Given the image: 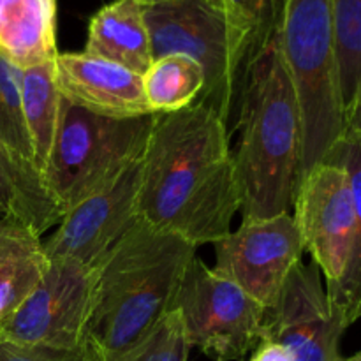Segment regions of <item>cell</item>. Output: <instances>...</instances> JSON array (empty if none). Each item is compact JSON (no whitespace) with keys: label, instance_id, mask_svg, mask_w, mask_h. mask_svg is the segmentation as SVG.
<instances>
[{"label":"cell","instance_id":"cell-1","mask_svg":"<svg viewBox=\"0 0 361 361\" xmlns=\"http://www.w3.org/2000/svg\"><path fill=\"white\" fill-rule=\"evenodd\" d=\"M226 120L207 102L155 116L141 164L140 221L187 240L215 243L240 212Z\"/></svg>","mask_w":361,"mask_h":361},{"label":"cell","instance_id":"cell-2","mask_svg":"<svg viewBox=\"0 0 361 361\" xmlns=\"http://www.w3.org/2000/svg\"><path fill=\"white\" fill-rule=\"evenodd\" d=\"M197 247L137 221L95 267L87 341L101 355L126 351L175 310Z\"/></svg>","mask_w":361,"mask_h":361},{"label":"cell","instance_id":"cell-3","mask_svg":"<svg viewBox=\"0 0 361 361\" xmlns=\"http://www.w3.org/2000/svg\"><path fill=\"white\" fill-rule=\"evenodd\" d=\"M238 130L233 161L242 219L291 212L302 161V120L275 41L247 71Z\"/></svg>","mask_w":361,"mask_h":361},{"label":"cell","instance_id":"cell-4","mask_svg":"<svg viewBox=\"0 0 361 361\" xmlns=\"http://www.w3.org/2000/svg\"><path fill=\"white\" fill-rule=\"evenodd\" d=\"M275 42L302 120L300 182L345 133L331 0H288Z\"/></svg>","mask_w":361,"mask_h":361},{"label":"cell","instance_id":"cell-5","mask_svg":"<svg viewBox=\"0 0 361 361\" xmlns=\"http://www.w3.org/2000/svg\"><path fill=\"white\" fill-rule=\"evenodd\" d=\"M155 116L113 118L62 99L59 130L44 169L48 189L62 214L143 157Z\"/></svg>","mask_w":361,"mask_h":361},{"label":"cell","instance_id":"cell-6","mask_svg":"<svg viewBox=\"0 0 361 361\" xmlns=\"http://www.w3.org/2000/svg\"><path fill=\"white\" fill-rule=\"evenodd\" d=\"M154 59L185 55L204 71L207 102L228 123L240 104L245 71L221 0H171L145 7Z\"/></svg>","mask_w":361,"mask_h":361},{"label":"cell","instance_id":"cell-7","mask_svg":"<svg viewBox=\"0 0 361 361\" xmlns=\"http://www.w3.org/2000/svg\"><path fill=\"white\" fill-rule=\"evenodd\" d=\"M175 310L190 348L214 361L245 358L263 337L267 309L197 256L187 268Z\"/></svg>","mask_w":361,"mask_h":361},{"label":"cell","instance_id":"cell-8","mask_svg":"<svg viewBox=\"0 0 361 361\" xmlns=\"http://www.w3.org/2000/svg\"><path fill=\"white\" fill-rule=\"evenodd\" d=\"M94 289L95 268L49 259L32 295L0 321V341L28 348H81L87 342Z\"/></svg>","mask_w":361,"mask_h":361},{"label":"cell","instance_id":"cell-9","mask_svg":"<svg viewBox=\"0 0 361 361\" xmlns=\"http://www.w3.org/2000/svg\"><path fill=\"white\" fill-rule=\"evenodd\" d=\"M214 247L215 274L238 286L267 310L277 305L286 281L305 252L291 212L242 219V224Z\"/></svg>","mask_w":361,"mask_h":361},{"label":"cell","instance_id":"cell-10","mask_svg":"<svg viewBox=\"0 0 361 361\" xmlns=\"http://www.w3.org/2000/svg\"><path fill=\"white\" fill-rule=\"evenodd\" d=\"M293 219L305 252L319 268L326 289L338 284L351 252L355 200L344 168L319 162L303 175L293 200Z\"/></svg>","mask_w":361,"mask_h":361},{"label":"cell","instance_id":"cell-11","mask_svg":"<svg viewBox=\"0 0 361 361\" xmlns=\"http://www.w3.org/2000/svg\"><path fill=\"white\" fill-rule=\"evenodd\" d=\"M141 164L143 157L62 215L59 228L44 242L49 259H71L88 268L101 263L109 249L140 221Z\"/></svg>","mask_w":361,"mask_h":361},{"label":"cell","instance_id":"cell-12","mask_svg":"<svg viewBox=\"0 0 361 361\" xmlns=\"http://www.w3.org/2000/svg\"><path fill=\"white\" fill-rule=\"evenodd\" d=\"M348 326L331 307L316 264L298 263L282 288L279 302L267 310L263 338L275 341L295 361H337Z\"/></svg>","mask_w":361,"mask_h":361},{"label":"cell","instance_id":"cell-13","mask_svg":"<svg viewBox=\"0 0 361 361\" xmlns=\"http://www.w3.org/2000/svg\"><path fill=\"white\" fill-rule=\"evenodd\" d=\"M60 95L76 108L113 118L155 115L145 99L143 76L88 53H59L53 60Z\"/></svg>","mask_w":361,"mask_h":361},{"label":"cell","instance_id":"cell-14","mask_svg":"<svg viewBox=\"0 0 361 361\" xmlns=\"http://www.w3.org/2000/svg\"><path fill=\"white\" fill-rule=\"evenodd\" d=\"M85 53L143 76L154 62L145 6L137 0H115L99 9L88 23Z\"/></svg>","mask_w":361,"mask_h":361},{"label":"cell","instance_id":"cell-15","mask_svg":"<svg viewBox=\"0 0 361 361\" xmlns=\"http://www.w3.org/2000/svg\"><path fill=\"white\" fill-rule=\"evenodd\" d=\"M0 53L21 71L55 60L56 0H0Z\"/></svg>","mask_w":361,"mask_h":361},{"label":"cell","instance_id":"cell-16","mask_svg":"<svg viewBox=\"0 0 361 361\" xmlns=\"http://www.w3.org/2000/svg\"><path fill=\"white\" fill-rule=\"evenodd\" d=\"M62 215L42 173L18 157L0 134V219L20 222L41 236Z\"/></svg>","mask_w":361,"mask_h":361},{"label":"cell","instance_id":"cell-17","mask_svg":"<svg viewBox=\"0 0 361 361\" xmlns=\"http://www.w3.org/2000/svg\"><path fill=\"white\" fill-rule=\"evenodd\" d=\"M48 268L41 236L20 222L0 219V321L32 295Z\"/></svg>","mask_w":361,"mask_h":361},{"label":"cell","instance_id":"cell-18","mask_svg":"<svg viewBox=\"0 0 361 361\" xmlns=\"http://www.w3.org/2000/svg\"><path fill=\"white\" fill-rule=\"evenodd\" d=\"M323 162L344 168L355 200L356 221L348 264L338 284L326 289L331 307L341 314L342 321L349 328L361 319V134L345 130Z\"/></svg>","mask_w":361,"mask_h":361},{"label":"cell","instance_id":"cell-19","mask_svg":"<svg viewBox=\"0 0 361 361\" xmlns=\"http://www.w3.org/2000/svg\"><path fill=\"white\" fill-rule=\"evenodd\" d=\"M21 104L34 162L44 176L62 113V95L56 88L53 60L21 71Z\"/></svg>","mask_w":361,"mask_h":361},{"label":"cell","instance_id":"cell-20","mask_svg":"<svg viewBox=\"0 0 361 361\" xmlns=\"http://www.w3.org/2000/svg\"><path fill=\"white\" fill-rule=\"evenodd\" d=\"M204 71L185 55H164L154 59L143 74V90L152 113H173L187 108L204 90Z\"/></svg>","mask_w":361,"mask_h":361},{"label":"cell","instance_id":"cell-21","mask_svg":"<svg viewBox=\"0 0 361 361\" xmlns=\"http://www.w3.org/2000/svg\"><path fill=\"white\" fill-rule=\"evenodd\" d=\"M243 71L270 48L281 27L288 0H221Z\"/></svg>","mask_w":361,"mask_h":361},{"label":"cell","instance_id":"cell-22","mask_svg":"<svg viewBox=\"0 0 361 361\" xmlns=\"http://www.w3.org/2000/svg\"><path fill=\"white\" fill-rule=\"evenodd\" d=\"M331 14L342 99L348 108L361 78V0H331Z\"/></svg>","mask_w":361,"mask_h":361},{"label":"cell","instance_id":"cell-23","mask_svg":"<svg viewBox=\"0 0 361 361\" xmlns=\"http://www.w3.org/2000/svg\"><path fill=\"white\" fill-rule=\"evenodd\" d=\"M92 361H189L190 344L178 310L162 317L143 338L118 355L106 356L92 348Z\"/></svg>","mask_w":361,"mask_h":361},{"label":"cell","instance_id":"cell-24","mask_svg":"<svg viewBox=\"0 0 361 361\" xmlns=\"http://www.w3.org/2000/svg\"><path fill=\"white\" fill-rule=\"evenodd\" d=\"M0 134L11 150L35 166L21 104V69L0 53ZM37 168V166H35Z\"/></svg>","mask_w":361,"mask_h":361},{"label":"cell","instance_id":"cell-25","mask_svg":"<svg viewBox=\"0 0 361 361\" xmlns=\"http://www.w3.org/2000/svg\"><path fill=\"white\" fill-rule=\"evenodd\" d=\"M0 361H92L88 341L76 349L28 348L0 341Z\"/></svg>","mask_w":361,"mask_h":361},{"label":"cell","instance_id":"cell-26","mask_svg":"<svg viewBox=\"0 0 361 361\" xmlns=\"http://www.w3.org/2000/svg\"><path fill=\"white\" fill-rule=\"evenodd\" d=\"M249 361H295L291 353L284 348L282 344L275 341H268L263 338L259 344L256 345V351L250 356Z\"/></svg>","mask_w":361,"mask_h":361},{"label":"cell","instance_id":"cell-27","mask_svg":"<svg viewBox=\"0 0 361 361\" xmlns=\"http://www.w3.org/2000/svg\"><path fill=\"white\" fill-rule=\"evenodd\" d=\"M345 130L361 134V78L351 102L345 108Z\"/></svg>","mask_w":361,"mask_h":361},{"label":"cell","instance_id":"cell-28","mask_svg":"<svg viewBox=\"0 0 361 361\" xmlns=\"http://www.w3.org/2000/svg\"><path fill=\"white\" fill-rule=\"evenodd\" d=\"M141 6H155V4H164V2H171V0H137Z\"/></svg>","mask_w":361,"mask_h":361},{"label":"cell","instance_id":"cell-29","mask_svg":"<svg viewBox=\"0 0 361 361\" xmlns=\"http://www.w3.org/2000/svg\"><path fill=\"white\" fill-rule=\"evenodd\" d=\"M337 361H361V351H358L356 355H353V356H348V358H344V356H338Z\"/></svg>","mask_w":361,"mask_h":361}]
</instances>
